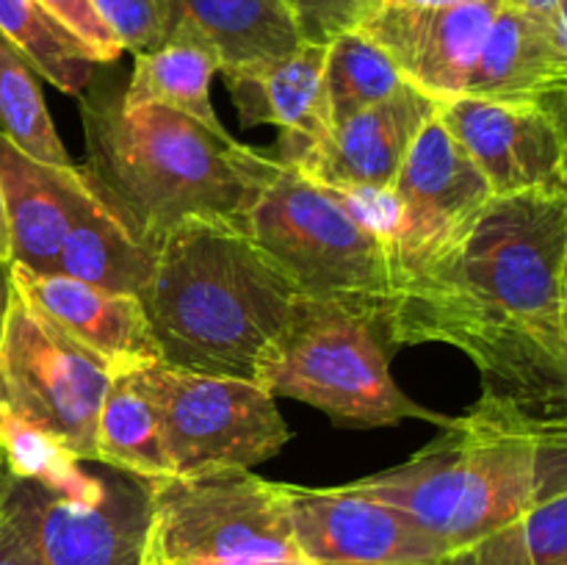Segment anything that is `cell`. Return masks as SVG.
<instances>
[{
    "label": "cell",
    "mask_w": 567,
    "mask_h": 565,
    "mask_svg": "<svg viewBox=\"0 0 567 565\" xmlns=\"http://www.w3.org/2000/svg\"><path fill=\"white\" fill-rule=\"evenodd\" d=\"M567 192L493 197L443 247L399 275L380 316L388 343H446L485 391L518 399L563 336Z\"/></svg>",
    "instance_id": "cell-1"
},
{
    "label": "cell",
    "mask_w": 567,
    "mask_h": 565,
    "mask_svg": "<svg viewBox=\"0 0 567 565\" xmlns=\"http://www.w3.org/2000/svg\"><path fill=\"white\" fill-rule=\"evenodd\" d=\"M138 299L164 363L264 386L308 297L244 219L188 216L155 244Z\"/></svg>",
    "instance_id": "cell-2"
},
{
    "label": "cell",
    "mask_w": 567,
    "mask_h": 565,
    "mask_svg": "<svg viewBox=\"0 0 567 565\" xmlns=\"http://www.w3.org/2000/svg\"><path fill=\"white\" fill-rule=\"evenodd\" d=\"M83 177L138 242L155 244L188 216L244 219L282 170L236 136L122 92H89L81 105Z\"/></svg>",
    "instance_id": "cell-3"
},
{
    "label": "cell",
    "mask_w": 567,
    "mask_h": 565,
    "mask_svg": "<svg viewBox=\"0 0 567 565\" xmlns=\"http://www.w3.org/2000/svg\"><path fill=\"white\" fill-rule=\"evenodd\" d=\"M349 487L399 507L457 554L540 502V452L515 410L482 393L408 463Z\"/></svg>",
    "instance_id": "cell-4"
},
{
    "label": "cell",
    "mask_w": 567,
    "mask_h": 565,
    "mask_svg": "<svg viewBox=\"0 0 567 565\" xmlns=\"http://www.w3.org/2000/svg\"><path fill=\"white\" fill-rule=\"evenodd\" d=\"M244 225L305 297L380 321L396 288V264L369 197L327 188L282 164Z\"/></svg>",
    "instance_id": "cell-5"
},
{
    "label": "cell",
    "mask_w": 567,
    "mask_h": 565,
    "mask_svg": "<svg viewBox=\"0 0 567 565\" xmlns=\"http://www.w3.org/2000/svg\"><path fill=\"white\" fill-rule=\"evenodd\" d=\"M385 343L380 321L371 316L305 299L264 386L275 397L321 410L341 427L452 424L454 415L435 413L399 388Z\"/></svg>",
    "instance_id": "cell-6"
},
{
    "label": "cell",
    "mask_w": 567,
    "mask_h": 565,
    "mask_svg": "<svg viewBox=\"0 0 567 565\" xmlns=\"http://www.w3.org/2000/svg\"><path fill=\"white\" fill-rule=\"evenodd\" d=\"M282 559H305L293 541L286 482L225 471L150 487V530L138 565Z\"/></svg>",
    "instance_id": "cell-7"
},
{
    "label": "cell",
    "mask_w": 567,
    "mask_h": 565,
    "mask_svg": "<svg viewBox=\"0 0 567 565\" xmlns=\"http://www.w3.org/2000/svg\"><path fill=\"white\" fill-rule=\"evenodd\" d=\"M175 476L249 471L282 452L291 427L266 386L238 377L144 366Z\"/></svg>",
    "instance_id": "cell-8"
},
{
    "label": "cell",
    "mask_w": 567,
    "mask_h": 565,
    "mask_svg": "<svg viewBox=\"0 0 567 565\" xmlns=\"http://www.w3.org/2000/svg\"><path fill=\"white\" fill-rule=\"evenodd\" d=\"M103 360L11 288L0 336V410L94 463V432L111 386Z\"/></svg>",
    "instance_id": "cell-9"
},
{
    "label": "cell",
    "mask_w": 567,
    "mask_h": 565,
    "mask_svg": "<svg viewBox=\"0 0 567 565\" xmlns=\"http://www.w3.org/2000/svg\"><path fill=\"white\" fill-rule=\"evenodd\" d=\"M493 199L491 186L441 116H432L388 192L393 225L388 233L399 275L435 253Z\"/></svg>",
    "instance_id": "cell-10"
},
{
    "label": "cell",
    "mask_w": 567,
    "mask_h": 565,
    "mask_svg": "<svg viewBox=\"0 0 567 565\" xmlns=\"http://www.w3.org/2000/svg\"><path fill=\"white\" fill-rule=\"evenodd\" d=\"M293 541L313 565H430L452 548L393 504L354 487L286 485Z\"/></svg>",
    "instance_id": "cell-11"
},
{
    "label": "cell",
    "mask_w": 567,
    "mask_h": 565,
    "mask_svg": "<svg viewBox=\"0 0 567 565\" xmlns=\"http://www.w3.org/2000/svg\"><path fill=\"white\" fill-rule=\"evenodd\" d=\"M437 116L480 166L493 197L567 192V136L546 103L463 94L437 103Z\"/></svg>",
    "instance_id": "cell-12"
},
{
    "label": "cell",
    "mask_w": 567,
    "mask_h": 565,
    "mask_svg": "<svg viewBox=\"0 0 567 565\" xmlns=\"http://www.w3.org/2000/svg\"><path fill=\"white\" fill-rule=\"evenodd\" d=\"M504 3L509 0H471L449 9L377 6L360 31L391 55L404 81L443 103L465 94Z\"/></svg>",
    "instance_id": "cell-13"
},
{
    "label": "cell",
    "mask_w": 567,
    "mask_h": 565,
    "mask_svg": "<svg viewBox=\"0 0 567 565\" xmlns=\"http://www.w3.org/2000/svg\"><path fill=\"white\" fill-rule=\"evenodd\" d=\"M437 100L404 83L396 94L332 125L291 166L343 194H388Z\"/></svg>",
    "instance_id": "cell-14"
},
{
    "label": "cell",
    "mask_w": 567,
    "mask_h": 565,
    "mask_svg": "<svg viewBox=\"0 0 567 565\" xmlns=\"http://www.w3.org/2000/svg\"><path fill=\"white\" fill-rule=\"evenodd\" d=\"M150 530V487L133 476H103L94 496L42 487L37 541L42 565H138Z\"/></svg>",
    "instance_id": "cell-15"
},
{
    "label": "cell",
    "mask_w": 567,
    "mask_h": 565,
    "mask_svg": "<svg viewBox=\"0 0 567 565\" xmlns=\"http://www.w3.org/2000/svg\"><path fill=\"white\" fill-rule=\"evenodd\" d=\"M11 288L55 327L103 360L111 374L161 360L144 305L136 294H111L66 275H39L11 264Z\"/></svg>",
    "instance_id": "cell-16"
},
{
    "label": "cell",
    "mask_w": 567,
    "mask_h": 565,
    "mask_svg": "<svg viewBox=\"0 0 567 565\" xmlns=\"http://www.w3.org/2000/svg\"><path fill=\"white\" fill-rule=\"evenodd\" d=\"M327 44L302 42L293 53L258 70L227 78L244 125H275L282 133L280 161L291 164L332 131L324 83Z\"/></svg>",
    "instance_id": "cell-17"
},
{
    "label": "cell",
    "mask_w": 567,
    "mask_h": 565,
    "mask_svg": "<svg viewBox=\"0 0 567 565\" xmlns=\"http://www.w3.org/2000/svg\"><path fill=\"white\" fill-rule=\"evenodd\" d=\"M81 166H53L22 153L0 133V194L9 227L11 264L39 275L59 271V253L70 230Z\"/></svg>",
    "instance_id": "cell-18"
},
{
    "label": "cell",
    "mask_w": 567,
    "mask_h": 565,
    "mask_svg": "<svg viewBox=\"0 0 567 565\" xmlns=\"http://www.w3.org/2000/svg\"><path fill=\"white\" fill-rule=\"evenodd\" d=\"M465 94L509 103L567 100V50L554 37L548 17L515 0L504 3L465 83Z\"/></svg>",
    "instance_id": "cell-19"
},
{
    "label": "cell",
    "mask_w": 567,
    "mask_h": 565,
    "mask_svg": "<svg viewBox=\"0 0 567 565\" xmlns=\"http://www.w3.org/2000/svg\"><path fill=\"white\" fill-rule=\"evenodd\" d=\"M166 33L186 28L219 59V72L258 70L305 42L288 0H158Z\"/></svg>",
    "instance_id": "cell-20"
},
{
    "label": "cell",
    "mask_w": 567,
    "mask_h": 565,
    "mask_svg": "<svg viewBox=\"0 0 567 565\" xmlns=\"http://www.w3.org/2000/svg\"><path fill=\"white\" fill-rule=\"evenodd\" d=\"M83 175V172H81ZM155 247L138 242L83 177L70 230L59 253V275L111 294H136L153 271Z\"/></svg>",
    "instance_id": "cell-21"
},
{
    "label": "cell",
    "mask_w": 567,
    "mask_h": 565,
    "mask_svg": "<svg viewBox=\"0 0 567 565\" xmlns=\"http://www.w3.org/2000/svg\"><path fill=\"white\" fill-rule=\"evenodd\" d=\"M94 463L133 476L147 487L175 480L158 408L142 369L111 377L94 432Z\"/></svg>",
    "instance_id": "cell-22"
},
{
    "label": "cell",
    "mask_w": 567,
    "mask_h": 565,
    "mask_svg": "<svg viewBox=\"0 0 567 565\" xmlns=\"http://www.w3.org/2000/svg\"><path fill=\"white\" fill-rule=\"evenodd\" d=\"M219 72V59L186 28H172L158 48L136 53L133 75L122 89L127 105L155 103L186 114L216 133H227L210 103V81Z\"/></svg>",
    "instance_id": "cell-23"
},
{
    "label": "cell",
    "mask_w": 567,
    "mask_h": 565,
    "mask_svg": "<svg viewBox=\"0 0 567 565\" xmlns=\"http://www.w3.org/2000/svg\"><path fill=\"white\" fill-rule=\"evenodd\" d=\"M0 33L20 48L42 81L64 94H83L92 86L97 59L39 0H0Z\"/></svg>",
    "instance_id": "cell-24"
},
{
    "label": "cell",
    "mask_w": 567,
    "mask_h": 565,
    "mask_svg": "<svg viewBox=\"0 0 567 565\" xmlns=\"http://www.w3.org/2000/svg\"><path fill=\"white\" fill-rule=\"evenodd\" d=\"M0 133L31 158L72 166L44 103L42 78L6 33H0Z\"/></svg>",
    "instance_id": "cell-25"
},
{
    "label": "cell",
    "mask_w": 567,
    "mask_h": 565,
    "mask_svg": "<svg viewBox=\"0 0 567 565\" xmlns=\"http://www.w3.org/2000/svg\"><path fill=\"white\" fill-rule=\"evenodd\" d=\"M324 83L332 125H338L347 116L396 94L408 81L391 55L360 28H354L327 44Z\"/></svg>",
    "instance_id": "cell-26"
},
{
    "label": "cell",
    "mask_w": 567,
    "mask_h": 565,
    "mask_svg": "<svg viewBox=\"0 0 567 565\" xmlns=\"http://www.w3.org/2000/svg\"><path fill=\"white\" fill-rule=\"evenodd\" d=\"M446 565H567V491L543 499L496 535L452 554Z\"/></svg>",
    "instance_id": "cell-27"
},
{
    "label": "cell",
    "mask_w": 567,
    "mask_h": 565,
    "mask_svg": "<svg viewBox=\"0 0 567 565\" xmlns=\"http://www.w3.org/2000/svg\"><path fill=\"white\" fill-rule=\"evenodd\" d=\"M42 485L0 469V565H42L37 513Z\"/></svg>",
    "instance_id": "cell-28"
},
{
    "label": "cell",
    "mask_w": 567,
    "mask_h": 565,
    "mask_svg": "<svg viewBox=\"0 0 567 565\" xmlns=\"http://www.w3.org/2000/svg\"><path fill=\"white\" fill-rule=\"evenodd\" d=\"M100 20L120 39L122 50L147 53L166 39L158 0H89Z\"/></svg>",
    "instance_id": "cell-29"
},
{
    "label": "cell",
    "mask_w": 567,
    "mask_h": 565,
    "mask_svg": "<svg viewBox=\"0 0 567 565\" xmlns=\"http://www.w3.org/2000/svg\"><path fill=\"white\" fill-rule=\"evenodd\" d=\"M380 0H291L305 42L330 44L341 33L363 25Z\"/></svg>",
    "instance_id": "cell-30"
},
{
    "label": "cell",
    "mask_w": 567,
    "mask_h": 565,
    "mask_svg": "<svg viewBox=\"0 0 567 565\" xmlns=\"http://www.w3.org/2000/svg\"><path fill=\"white\" fill-rule=\"evenodd\" d=\"M42 9L53 17L55 22L66 28L75 39H81L92 55L97 59V64H111V61L120 59L125 50H122L120 39L111 33V28L105 25L97 17V11L92 9L89 0H39Z\"/></svg>",
    "instance_id": "cell-31"
},
{
    "label": "cell",
    "mask_w": 567,
    "mask_h": 565,
    "mask_svg": "<svg viewBox=\"0 0 567 565\" xmlns=\"http://www.w3.org/2000/svg\"><path fill=\"white\" fill-rule=\"evenodd\" d=\"M460 3H471V0H380V6H396V9H449V6Z\"/></svg>",
    "instance_id": "cell-32"
},
{
    "label": "cell",
    "mask_w": 567,
    "mask_h": 565,
    "mask_svg": "<svg viewBox=\"0 0 567 565\" xmlns=\"http://www.w3.org/2000/svg\"><path fill=\"white\" fill-rule=\"evenodd\" d=\"M11 302V266L0 260V336H3V321L6 310H9Z\"/></svg>",
    "instance_id": "cell-33"
},
{
    "label": "cell",
    "mask_w": 567,
    "mask_h": 565,
    "mask_svg": "<svg viewBox=\"0 0 567 565\" xmlns=\"http://www.w3.org/2000/svg\"><path fill=\"white\" fill-rule=\"evenodd\" d=\"M0 260L11 266V244H9V227H6L3 194H0Z\"/></svg>",
    "instance_id": "cell-34"
},
{
    "label": "cell",
    "mask_w": 567,
    "mask_h": 565,
    "mask_svg": "<svg viewBox=\"0 0 567 565\" xmlns=\"http://www.w3.org/2000/svg\"><path fill=\"white\" fill-rule=\"evenodd\" d=\"M520 6H526V9H532L540 17H551L563 6V0H520Z\"/></svg>",
    "instance_id": "cell-35"
},
{
    "label": "cell",
    "mask_w": 567,
    "mask_h": 565,
    "mask_svg": "<svg viewBox=\"0 0 567 565\" xmlns=\"http://www.w3.org/2000/svg\"><path fill=\"white\" fill-rule=\"evenodd\" d=\"M192 565H313L308 559H282V563H192Z\"/></svg>",
    "instance_id": "cell-36"
},
{
    "label": "cell",
    "mask_w": 567,
    "mask_h": 565,
    "mask_svg": "<svg viewBox=\"0 0 567 565\" xmlns=\"http://www.w3.org/2000/svg\"><path fill=\"white\" fill-rule=\"evenodd\" d=\"M548 109H554V114L559 116V122L567 127V100H554V103H546Z\"/></svg>",
    "instance_id": "cell-37"
},
{
    "label": "cell",
    "mask_w": 567,
    "mask_h": 565,
    "mask_svg": "<svg viewBox=\"0 0 567 565\" xmlns=\"http://www.w3.org/2000/svg\"><path fill=\"white\" fill-rule=\"evenodd\" d=\"M563 286H565V299H567V253H565V266H563Z\"/></svg>",
    "instance_id": "cell-38"
},
{
    "label": "cell",
    "mask_w": 567,
    "mask_h": 565,
    "mask_svg": "<svg viewBox=\"0 0 567 565\" xmlns=\"http://www.w3.org/2000/svg\"><path fill=\"white\" fill-rule=\"evenodd\" d=\"M430 565H446V563H430Z\"/></svg>",
    "instance_id": "cell-39"
},
{
    "label": "cell",
    "mask_w": 567,
    "mask_h": 565,
    "mask_svg": "<svg viewBox=\"0 0 567 565\" xmlns=\"http://www.w3.org/2000/svg\"><path fill=\"white\" fill-rule=\"evenodd\" d=\"M565 127V125H563ZM565 136H567V127H565Z\"/></svg>",
    "instance_id": "cell-40"
},
{
    "label": "cell",
    "mask_w": 567,
    "mask_h": 565,
    "mask_svg": "<svg viewBox=\"0 0 567 565\" xmlns=\"http://www.w3.org/2000/svg\"><path fill=\"white\" fill-rule=\"evenodd\" d=\"M288 3H291V0H288Z\"/></svg>",
    "instance_id": "cell-41"
}]
</instances>
